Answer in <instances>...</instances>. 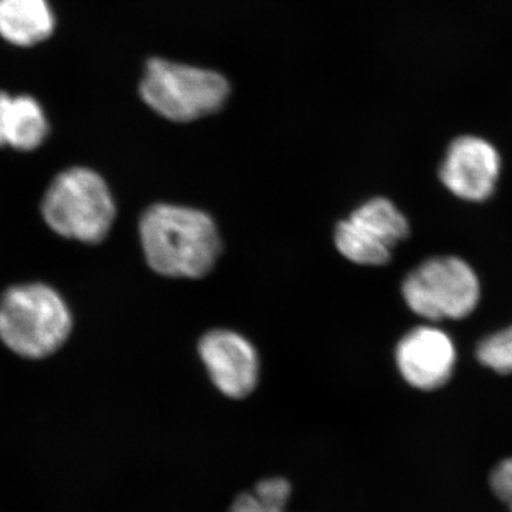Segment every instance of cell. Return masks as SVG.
Returning <instances> with one entry per match:
<instances>
[{"instance_id": "obj_1", "label": "cell", "mask_w": 512, "mask_h": 512, "mask_svg": "<svg viewBox=\"0 0 512 512\" xmlns=\"http://www.w3.org/2000/svg\"><path fill=\"white\" fill-rule=\"evenodd\" d=\"M140 241L148 266L158 275L175 279L204 278L222 251L211 215L183 205L148 208L140 220Z\"/></svg>"}, {"instance_id": "obj_9", "label": "cell", "mask_w": 512, "mask_h": 512, "mask_svg": "<svg viewBox=\"0 0 512 512\" xmlns=\"http://www.w3.org/2000/svg\"><path fill=\"white\" fill-rule=\"evenodd\" d=\"M456 362L453 339L434 326H417L397 343V369L414 389H440L453 376Z\"/></svg>"}, {"instance_id": "obj_6", "label": "cell", "mask_w": 512, "mask_h": 512, "mask_svg": "<svg viewBox=\"0 0 512 512\" xmlns=\"http://www.w3.org/2000/svg\"><path fill=\"white\" fill-rule=\"evenodd\" d=\"M410 234V225L399 208L387 198H372L356 208L335 229L339 254L353 264H389L393 251Z\"/></svg>"}, {"instance_id": "obj_5", "label": "cell", "mask_w": 512, "mask_h": 512, "mask_svg": "<svg viewBox=\"0 0 512 512\" xmlns=\"http://www.w3.org/2000/svg\"><path fill=\"white\" fill-rule=\"evenodd\" d=\"M407 306L421 318L437 322L464 319L480 301L474 269L457 256H434L421 262L403 281Z\"/></svg>"}, {"instance_id": "obj_4", "label": "cell", "mask_w": 512, "mask_h": 512, "mask_svg": "<svg viewBox=\"0 0 512 512\" xmlns=\"http://www.w3.org/2000/svg\"><path fill=\"white\" fill-rule=\"evenodd\" d=\"M229 83L214 70L151 59L140 96L151 110L175 123H190L217 113L227 103Z\"/></svg>"}, {"instance_id": "obj_11", "label": "cell", "mask_w": 512, "mask_h": 512, "mask_svg": "<svg viewBox=\"0 0 512 512\" xmlns=\"http://www.w3.org/2000/svg\"><path fill=\"white\" fill-rule=\"evenodd\" d=\"M49 0H0V37L13 46L30 47L55 33Z\"/></svg>"}, {"instance_id": "obj_2", "label": "cell", "mask_w": 512, "mask_h": 512, "mask_svg": "<svg viewBox=\"0 0 512 512\" xmlns=\"http://www.w3.org/2000/svg\"><path fill=\"white\" fill-rule=\"evenodd\" d=\"M72 329L69 305L52 286L15 285L0 296V342L23 359L55 355Z\"/></svg>"}, {"instance_id": "obj_12", "label": "cell", "mask_w": 512, "mask_h": 512, "mask_svg": "<svg viewBox=\"0 0 512 512\" xmlns=\"http://www.w3.org/2000/svg\"><path fill=\"white\" fill-rule=\"evenodd\" d=\"M291 491L285 478H266L252 493L239 495L229 512H285Z\"/></svg>"}, {"instance_id": "obj_3", "label": "cell", "mask_w": 512, "mask_h": 512, "mask_svg": "<svg viewBox=\"0 0 512 512\" xmlns=\"http://www.w3.org/2000/svg\"><path fill=\"white\" fill-rule=\"evenodd\" d=\"M43 220L57 235L100 244L116 220L109 184L92 168L72 167L53 178L40 204Z\"/></svg>"}, {"instance_id": "obj_13", "label": "cell", "mask_w": 512, "mask_h": 512, "mask_svg": "<svg viewBox=\"0 0 512 512\" xmlns=\"http://www.w3.org/2000/svg\"><path fill=\"white\" fill-rule=\"evenodd\" d=\"M476 355L478 362L488 369L501 375L512 373V326L481 340Z\"/></svg>"}, {"instance_id": "obj_14", "label": "cell", "mask_w": 512, "mask_h": 512, "mask_svg": "<svg viewBox=\"0 0 512 512\" xmlns=\"http://www.w3.org/2000/svg\"><path fill=\"white\" fill-rule=\"evenodd\" d=\"M490 487L495 497L512 512V458L501 461L490 474Z\"/></svg>"}, {"instance_id": "obj_10", "label": "cell", "mask_w": 512, "mask_h": 512, "mask_svg": "<svg viewBox=\"0 0 512 512\" xmlns=\"http://www.w3.org/2000/svg\"><path fill=\"white\" fill-rule=\"evenodd\" d=\"M49 128L45 110L35 97L0 92V147L35 151L45 143Z\"/></svg>"}, {"instance_id": "obj_8", "label": "cell", "mask_w": 512, "mask_h": 512, "mask_svg": "<svg viewBox=\"0 0 512 512\" xmlns=\"http://www.w3.org/2000/svg\"><path fill=\"white\" fill-rule=\"evenodd\" d=\"M198 353L212 383L231 399H245L259 379V356L251 342L234 330L215 329L205 333Z\"/></svg>"}, {"instance_id": "obj_7", "label": "cell", "mask_w": 512, "mask_h": 512, "mask_svg": "<svg viewBox=\"0 0 512 512\" xmlns=\"http://www.w3.org/2000/svg\"><path fill=\"white\" fill-rule=\"evenodd\" d=\"M501 173L497 148L477 136L451 141L440 167V180L451 194L464 201L483 202L494 194Z\"/></svg>"}]
</instances>
